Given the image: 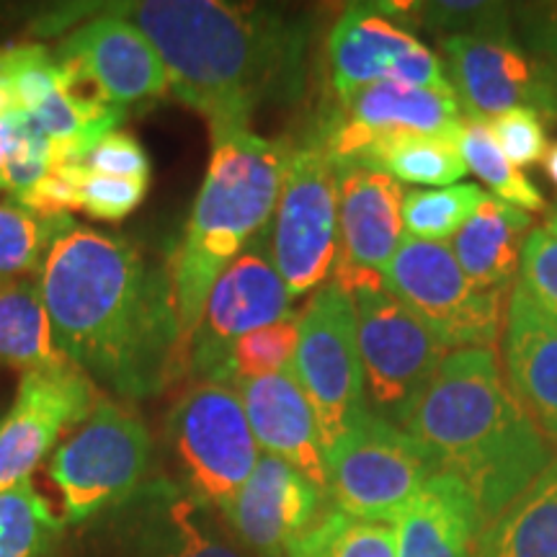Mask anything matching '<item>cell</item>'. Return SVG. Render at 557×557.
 Segmentation results:
<instances>
[{
    "mask_svg": "<svg viewBox=\"0 0 557 557\" xmlns=\"http://www.w3.org/2000/svg\"><path fill=\"white\" fill-rule=\"evenodd\" d=\"M39 287L60 351L127 400L152 398L189 369L169 261L73 225L47 253Z\"/></svg>",
    "mask_w": 557,
    "mask_h": 557,
    "instance_id": "6da1fadb",
    "label": "cell"
},
{
    "mask_svg": "<svg viewBox=\"0 0 557 557\" xmlns=\"http://www.w3.org/2000/svg\"><path fill=\"white\" fill-rule=\"evenodd\" d=\"M111 9L150 39L173 96L205 116L209 129L248 127L263 103L302 94L310 32L287 11L222 0H137Z\"/></svg>",
    "mask_w": 557,
    "mask_h": 557,
    "instance_id": "7a4b0ae2",
    "label": "cell"
},
{
    "mask_svg": "<svg viewBox=\"0 0 557 557\" xmlns=\"http://www.w3.org/2000/svg\"><path fill=\"white\" fill-rule=\"evenodd\" d=\"M400 429L468 487L483 527L555 459L508 389L493 348L449 351Z\"/></svg>",
    "mask_w": 557,
    "mask_h": 557,
    "instance_id": "3957f363",
    "label": "cell"
},
{
    "mask_svg": "<svg viewBox=\"0 0 557 557\" xmlns=\"http://www.w3.org/2000/svg\"><path fill=\"white\" fill-rule=\"evenodd\" d=\"M212 132L207 176L194 199L184 238L169 259L186 351L218 276L271 230L292 143L250 127Z\"/></svg>",
    "mask_w": 557,
    "mask_h": 557,
    "instance_id": "277c9868",
    "label": "cell"
},
{
    "mask_svg": "<svg viewBox=\"0 0 557 557\" xmlns=\"http://www.w3.org/2000/svg\"><path fill=\"white\" fill-rule=\"evenodd\" d=\"M333 282L354 297L357 308V344L367 408L395 426H403L449 348L385 287L380 274L336 269Z\"/></svg>",
    "mask_w": 557,
    "mask_h": 557,
    "instance_id": "5b68a950",
    "label": "cell"
},
{
    "mask_svg": "<svg viewBox=\"0 0 557 557\" xmlns=\"http://www.w3.org/2000/svg\"><path fill=\"white\" fill-rule=\"evenodd\" d=\"M269 243L292 299L323 287L336 271L341 253L336 169L315 132L292 145Z\"/></svg>",
    "mask_w": 557,
    "mask_h": 557,
    "instance_id": "8992f818",
    "label": "cell"
},
{
    "mask_svg": "<svg viewBox=\"0 0 557 557\" xmlns=\"http://www.w3.org/2000/svg\"><path fill=\"white\" fill-rule=\"evenodd\" d=\"M299 338L292 359L299 389L318 418L323 455L369 413L357 344L354 297L331 278L297 315Z\"/></svg>",
    "mask_w": 557,
    "mask_h": 557,
    "instance_id": "52a82bcc",
    "label": "cell"
},
{
    "mask_svg": "<svg viewBox=\"0 0 557 557\" xmlns=\"http://www.w3.org/2000/svg\"><path fill=\"white\" fill-rule=\"evenodd\" d=\"M181 487L207 508H222L246 485L261 451L233 382L199 380L169 418Z\"/></svg>",
    "mask_w": 557,
    "mask_h": 557,
    "instance_id": "ba28073f",
    "label": "cell"
},
{
    "mask_svg": "<svg viewBox=\"0 0 557 557\" xmlns=\"http://www.w3.org/2000/svg\"><path fill=\"white\" fill-rule=\"evenodd\" d=\"M325 470L341 513L389 524L442 468L416 436L369 410L325 451Z\"/></svg>",
    "mask_w": 557,
    "mask_h": 557,
    "instance_id": "9c48e42d",
    "label": "cell"
},
{
    "mask_svg": "<svg viewBox=\"0 0 557 557\" xmlns=\"http://www.w3.org/2000/svg\"><path fill=\"white\" fill-rule=\"evenodd\" d=\"M150 459L152 438L143 418L116 403L99 400L50 462L65 524H81L122 506L143 485Z\"/></svg>",
    "mask_w": 557,
    "mask_h": 557,
    "instance_id": "30bf717a",
    "label": "cell"
},
{
    "mask_svg": "<svg viewBox=\"0 0 557 557\" xmlns=\"http://www.w3.org/2000/svg\"><path fill=\"white\" fill-rule=\"evenodd\" d=\"M382 278L447 348H493L504 331L508 289H478L447 243L408 235Z\"/></svg>",
    "mask_w": 557,
    "mask_h": 557,
    "instance_id": "8fae6325",
    "label": "cell"
},
{
    "mask_svg": "<svg viewBox=\"0 0 557 557\" xmlns=\"http://www.w3.org/2000/svg\"><path fill=\"white\" fill-rule=\"evenodd\" d=\"M462 129L465 120L455 94L385 81L333 103L312 132L333 169H344L393 139L408 135L459 139Z\"/></svg>",
    "mask_w": 557,
    "mask_h": 557,
    "instance_id": "7c38bea8",
    "label": "cell"
},
{
    "mask_svg": "<svg viewBox=\"0 0 557 557\" xmlns=\"http://www.w3.org/2000/svg\"><path fill=\"white\" fill-rule=\"evenodd\" d=\"M295 315L292 297L271 259L269 233L256 238L209 289L189 344V369L197 380L233 382V348L248 333Z\"/></svg>",
    "mask_w": 557,
    "mask_h": 557,
    "instance_id": "4fadbf2b",
    "label": "cell"
},
{
    "mask_svg": "<svg viewBox=\"0 0 557 557\" xmlns=\"http://www.w3.org/2000/svg\"><path fill=\"white\" fill-rule=\"evenodd\" d=\"M329 73L336 101L385 81L455 94L434 50L380 3H357L341 13L329 37Z\"/></svg>",
    "mask_w": 557,
    "mask_h": 557,
    "instance_id": "5bb4252c",
    "label": "cell"
},
{
    "mask_svg": "<svg viewBox=\"0 0 557 557\" xmlns=\"http://www.w3.org/2000/svg\"><path fill=\"white\" fill-rule=\"evenodd\" d=\"M449 83L468 122L532 109L557 122V90L545 67L513 37H444Z\"/></svg>",
    "mask_w": 557,
    "mask_h": 557,
    "instance_id": "9a60e30c",
    "label": "cell"
},
{
    "mask_svg": "<svg viewBox=\"0 0 557 557\" xmlns=\"http://www.w3.org/2000/svg\"><path fill=\"white\" fill-rule=\"evenodd\" d=\"M99 406L94 380L73 361L24 372L9 413L0 418V491L32 480V472L70 423Z\"/></svg>",
    "mask_w": 557,
    "mask_h": 557,
    "instance_id": "2e32d148",
    "label": "cell"
},
{
    "mask_svg": "<svg viewBox=\"0 0 557 557\" xmlns=\"http://www.w3.org/2000/svg\"><path fill=\"white\" fill-rule=\"evenodd\" d=\"M114 511L120 557H243L212 524L207 506L173 480L139 485Z\"/></svg>",
    "mask_w": 557,
    "mask_h": 557,
    "instance_id": "e0dca14e",
    "label": "cell"
},
{
    "mask_svg": "<svg viewBox=\"0 0 557 557\" xmlns=\"http://www.w3.org/2000/svg\"><path fill=\"white\" fill-rule=\"evenodd\" d=\"M54 54L94 83L111 107L124 109L171 90L169 73L150 39L111 11L78 26Z\"/></svg>",
    "mask_w": 557,
    "mask_h": 557,
    "instance_id": "ac0fdd59",
    "label": "cell"
},
{
    "mask_svg": "<svg viewBox=\"0 0 557 557\" xmlns=\"http://www.w3.org/2000/svg\"><path fill=\"white\" fill-rule=\"evenodd\" d=\"M323 500L302 472L261 455L253 475L220 511L250 553L289 557L292 542L315 524Z\"/></svg>",
    "mask_w": 557,
    "mask_h": 557,
    "instance_id": "d6986e66",
    "label": "cell"
},
{
    "mask_svg": "<svg viewBox=\"0 0 557 557\" xmlns=\"http://www.w3.org/2000/svg\"><path fill=\"white\" fill-rule=\"evenodd\" d=\"M233 385L246 408L259 449L302 472L320 496L329 498V470L318 418L292 369L259 380H233Z\"/></svg>",
    "mask_w": 557,
    "mask_h": 557,
    "instance_id": "ffe728a7",
    "label": "cell"
},
{
    "mask_svg": "<svg viewBox=\"0 0 557 557\" xmlns=\"http://www.w3.org/2000/svg\"><path fill=\"white\" fill-rule=\"evenodd\" d=\"M341 253L336 269L385 274L403 243V186L385 173L336 169Z\"/></svg>",
    "mask_w": 557,
    "mask_h": 557,
    "instance_id": "44dd1931",
    "label": "cell"
},
{
    "mask_svg": "<svg viewBox=\"0 0 557 557\" xmlns=\"http://www.w3.org/2000/svg\"><path fill=\"white\" fill-rule=\"evenodd\" d=\"M500 348L508 389L542 436L557 444V320L519 284L506 302Z\"/></svg>",
    "mask_w": 557,
    "mask_h": 557,
    "instance_id": "7402d4cb",
    "label": "cell"
},
{
    "mask_svg": "<svg viewBox=\"0 0 557 557\" xmlns=\"http://www.w3.org/2000/svg\"><path fill=\"white\" fill-rule=\"evenodd\" d=\"M483 519L470 491L438 470L395 519L398 557H475Z\"/></svg>",
    "mask_w": 557,
    "mask_h": 557,
    "instance_id": "603a6c76",
    "label": "cell"
},
{
    "mask_svg": "<svg viewBox=\"0 0 557 557\" xmlns=\"http://www.w3.org/2000/svg\"><path fill=\"white\" fill-rule=\"evenodd\" d=\"M529 233V212L485 194L472 218L455 235L451 253L478 289H508L519 271L521 248Z\"/></svg>",
    "mask_w": 557,
    "mask_h": 557,
    "instance_id": "cb8c5ba5",
    "label": "cell"
},
{
    "mask_svg": "<svg viewBox=\"0 0 557 557\" xmlns=\"http://www.w3.org/2000/svg\"><path fill=\"white\" fill-rule=\"evenodd\" d=\"M475 557H557V459L483 529Z\"/></svg>",
    "mask_w": 557,
    "mask_h": 557,
    "instance_id": "d4e9b609",
    "label": "cell"
},
{
    "mask_svg": "<svg viewBox=\"0 0 557 557\" xmlns=\"http://www.w3.org/2000/svg\"><path fill=\"white\" fill-rule=\"evenodd\" d=\"M70 361L54 341L39 282H0V364L34 372Z\"/></svg>",
    "mask_w": 557,
    "mask_h": 557,
    "instance_id": "484cf974",
    "label": "cell"
},
{
    "mask_svg": "<svg viewBox=\"0 0 557 557\" xmlns=\"http://www.w3.org/2000/svg\"><path fill=\"white\" fill-rule=\"evenodd\" d=\"M357 165L385 173L395 181L416 186H455L470 169L459 152V139L408 135L369 150Z\"/></svg>",
    "mask_w": 557,
    "mask_h": 557,
    "instance_id": "4316f807",
    "label": "cell"
},
{
    "mask_svg": "<svg viewBox=\"0 0 557 557\" xmlns=\"http://www.w3.org/2000/svg\"><path fill=\"white\" fill-rule=\"evenodd\" d=\"M65 519L32 480L0 491V557H58Z\"/></svg>",
    "mask_w": 557,
    "mask_h": 557,
    "instance_id": "83f0119b",
    "label": "cell"
},
{
    "mask_svg": "<svg viewBox=\"0 0 557 557\" xmlns=\"http://www.w3.org/2000/svg\"><path fill=\"white\" fill-rule=\"evenodd\" d=\"M395 21L418 24L447 37H513L511 5L485 0H434V3H380Z\"/></svg>",
    "mask_w": 557,
    "mask_h": 557,
    "instance_id": "f1b7e54d",
    "label": "cell"
},
{
    "mask_svg": "<svg viewBox=\"0 0 557 557\" xmlns=\"http://www.w3.org/2000/svg\"><path fill=\"white\" fill-rule=\"evenodd\" d=\"M289 557H398L395 529L380 521L346 517L338 508H331L292 542Z\"/></svg>",
    "mask_w": 557,
    "mask_h": 557,
    "instance_id": "f546056e",
    "label": "cell"
},
{
    "mask_svg": "<svg viewBox=\"0 0 557 557\" xmlns=\"http://www.w3.org/2000/svg\"><path fill=\"white\" fill-rule=\"evenodd\" d=\"M73 218H39L18 205H0V282H11L41 269L54 240L62 238Z\"/></svg>",
    "mask_w": 557,
    "mask_h": 557,
    "instance_id": "4dcf8cb0",
    "label": "cell"
},
{
    "mask_svg": "<svg viewBox=\"0 0 557 557\" xmlns=\"http://www.w3.org/2000/svg\"><path fill=\"white\" fill-rule=\"evenodd\" d=\"M459 152H462L468 169L491 186L493 197L508 201V205L524 209V212H542L547 209V199L537 186L521 173L493 139L485 122H465L462 137H459Z\"/></svg>",
    "mask_w": 557,
    "mask_h": 557,
    "instance_id": "1f68e13d",
    "label": "cell"
},
{
    "mask_svg": "<svg viewBox=\"0 0 557 557\" xmlns=\"http://www.w3.org/2000/svg\"><path fill=\"white\" fill-rule=\"evenodd\" d=\"M485 191L475 184H455L447 189H413L403 197V227L410 238L444 243L472 218Z\"/></svg>",
    "mask_w": 557,
    "mask_h": 557,
    "instance_id": "d6a6232c",
    "label": "cell"
},
{
    "mask_svg": "<svg viewBox=\"0 0 557 557\" xmlns=\"http://www.w3.org/2000/svg\"><path fill=\"white\" fill-rule=\"evenodd\" d=\"M50 171V137L24 111L0 120V173L13 197L32 189Z\"/></svg>",
    "mask_w": 557,
    "mask_h": 557,
    "instance_id": "836d02e7",
    "label": "cell"
},
{
    "mask_svg": "<svg viewBox=\"0 0 557 557\" xmlns=\"http://www.w3.org/2000/svg\"><path fill=\"white\" fill-rule=\"evenodd\" d=\"M0 81L9 88L13 109L34 114L62 81L58 54L41 45H13L0 50Z\"/></svg>",
    "mask_w": 557,
    "mask_h": 557,
    "instance_id": "e575fe53",
    "label": "cell"
},
{
    "mask_svg": "<svg viewBox=\"0 0 557 557\" xmlns=\"http://www.w3.org/2000/svg\"><path fill=\"white\" fill-rule=\"evenodd\" d=\"M299 320L289 315L248 333L238 341L230 359V380H259L287 372L297 351Z\"/></svg>",
    "mask_w": 557,
    "mask_h": 557,
    "instance_id": "d590c367",
    "label": "cell"
},
{
    "mask_svg": "<svg viewBox=\"0 0 557 557\" xmlns=\"http://www.w3.org/2000/svg\"><path fill=\"white\" fill-rule=\"evenodd\" d=\"M519 287L542 312L557 320V212L527 235L521 248Z\"/></svg>",
    "mask_w": 557,
    "mask_h": 557,
    "instance_id": "8d00e7d4",
    "label": "cell"
},
{
    "mask_svg": "<svg viewBox=\"0 0 557 557\" xmlns=\"http://www.w3.org/2000/svg\"><path fill=\"white\" fill-rule=\"evenodd\" d=\"M75 178H78L81 191V212L94 220H124L143 205L148 194L145 181L103 176V173L90 171L88 165H75Z\"/></svg>",
    "mask_w": 557,
    "mask_h": 557,
    "instance_id": "74e56055",
    "label": "cell"
},
{
    "mask_svg": "<svg viewBox=\"0 0 557 557\" xmlns=\"http://www.w3.org/2000/svg\"><path fill=\"white\" fill-rule=\"evenodd\" d=\"M491 129L493 139L500 148V152L508 158V163L517 169H532V165L545 163L549 152L547 127L542 116L532 109H513L506 114L493 116L485 122Z\"/></svg>",
    "mask_w": 557,
    "mask_h": 557,
    "instance_id": "f35d334b",
    "label": "cell"
},
{
    "mask_svg": "<svg viewBox=\"0 0 557 557\" xmlns=\"http://www.w3.org/2000/svg\"><path fill=\"white\" fill-rule=\"evenodd\" d=\"M83 165H88V169L96 173H103V176L132 178L150 184V158L129 132H109V135L88 152Z\"/></svg>",
    "mask_w": 557,
    "mask_h": 557,
    "instance_id": "ab89813d",
    "label": "cell"
},
{
    "mask_svg": "<svg viewBox=\"0 0 557 557\" xmlns=\"http://www.w3.org/2000/svg\"><path fill=\"white\" fill-rule=\"evenodd\" d=\"M13 205L29 209L39 218H67L70 212L81 209L78 178H75V165L67 169H50L45 178H39L32 189L13 197Z\"/></svg>",
    "mask_w": 557,
    "mask_h": 557,
    "instance_id": "60d3db41",
    "label": "cell"
},
{
    "mask_svg": "<svg viewBox=\"0 0 557 557\" xmlns=\"http://www.w3.org/2000/svg\"><path fill=\"white\" fill-rule=\"evenodd\" d=\"M521 37L527 52L545 67L557 90V5H537V9L521 13Z\"/></svg>",
    "mask_w": 557,
    "mask_h": 557,
    "instance_id": "b9f144b4",
    "label": "cell"
},
{
    "mask_svg": "<svg viewBox=\"0 0 557 557\" xmlns=\"http://www.w3.org/2000/svg\"><path fill=\"white\" fill-rule=\"evenodd\" d=\"M545 173H547V178L553 181V186L557 189V143L553 145V148H549L547 158H545Z\"/></svg>",
    "mask_w": 557,
    "mask_h": 557,
    "instance_id": "7bdbcfd3",
    "label": "cell"
},
{
    "mask_svg": "<svg viewBox=\"0 0 557 557\" xmlns=\"http://www.w3.org/2000/svg\"><path fill=\"white\" fill-rule=\"evenodd\" d=\"M11 111H16L13 109V99H11L9 88H5L3 81H0V120H3L5 114H11Z\"/></svg>",
    "mask_w": 557,
    "mask_h": 557,
    "instance_id": "ee69618b",
    "label": "cell"
},
{
    "mask_svg": "<svg viewBox=\"0 0 557 557\" xmlns=\"http://www.w3.org/2000/svg\"><path fill=\"white\" fill-rule=\"evenodd\" d=\"M0 189H3V173H0Z\"/></svg>",
    "mask_w": 557,
    "mask_h": 557,
    "instance_id": "f6af8a7d",
    "label": "cell"
}]
</instances>
